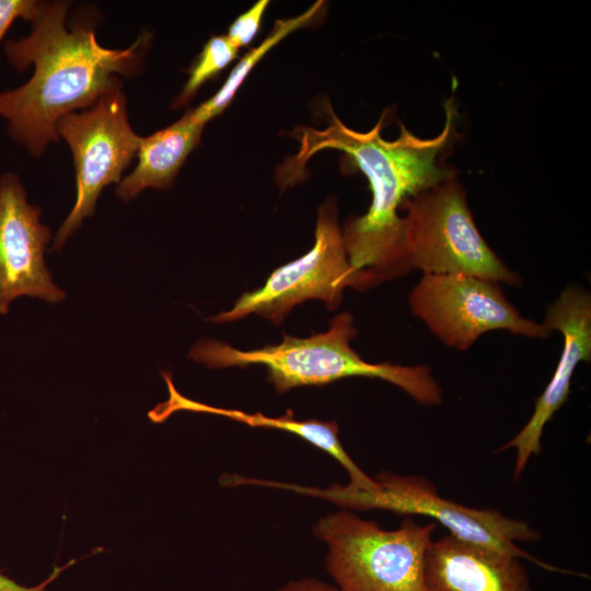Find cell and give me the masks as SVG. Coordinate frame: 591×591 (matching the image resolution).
<instances>
[{
	"label": "cell",
	"mask_w": 591,
	"mask_h": 591,
	"mask_svg": "<svg viewBox=\"0 0 591 591\" xmlns=\"http://www.w3.org/2000/svg\"><path fill=\"white\" fill-rule=\"evenodd\" d=\"M277 591H340L337 587L314 578H301L289 581Z\"/></svg>",
	"instance_id": "20"
},
{
	"label": "cell",
	"mask_w": 591,
	"mask_h": 591,
	"mask_svg": "<svg viewBox=\"0 0 591 591\" xmlns=\"http://www.w3.org/2000/svg\"><path fill=\"white\" fill-rule=\"evenodd\" d=\"M268 4L269 2L267 0H258L230 25L227 37L239 49L247 46L257 34Z\"/></svg>",
	"instance_id": "17"
},
{
	"label": "cell",
	"mask_w": 591,
	"mask_h": 591,
	"mask_svg": "<svg viewBox=\"0 0 591 591\" xmlns=\"http://www.w3.org/2000/svg\"><path fill=\"white\" fill-rule=\"evenodd\" d=\"M72 563L73 561H70L68 565L62 566V567H55L53 572L47 579H45L42 583L33 586V587L22 586L15 582L13 579L5 576L0 570V591H46L47 586L50 582H53L59 576V573Z\"/></svg>",
	"instance_id": "19"
},
{
	"label": "cell",
	"mask_w": 591,
	"mask_h": 591,
	"mask_svg": "<svg viewBox=\"0 0 591 591\" xmlns=\"http://www.w3.org/2000/svg\"><path fill=\"white\" fill-rule=\"evenodd\" d=\"M237 53L239 48L227 35L210 37L189 68L188 79L174 101V106L177 107L187 103L202 84L229 66L236 58Z\"/></svg>",
	"instance_id": "16"
},
{
	"label": "cell",
	"mask_w": 591,
	"mask_h": 591,
	"mask_svg": "<svg viewBox=\"0 0 591 591\" xmlns=\"http://www.w3.org/2000/svg\"><path fill=\"white\" fill-rule=\"evenodd\" d=\"M346 288L366 290L370 285L349 263L337 208L328 199L318 209L311 250L276 268L262 287L243 293L230 310L209 321L229 323L257 314L278 325L293 306L306 300H321L327 309H337Z\"/></svg>",
	"instance_id": "7"
},
{
	"label": "cell",
	"mask_w": 591,
	"mask_h": 591,
	"mask_svg": "<svg viewBox=\"0 0 591 591\" xmlns=\"http://www.w3.org/2000/svg\"><path fill=\"white\" fill-rule=\"evenodd\" d=\"M68 8L65 1L43 3L30 35L2 44L14 69L34 67L27 82L0 91V117L10 137L34 157L58 141L56 125L62 116L120 88L117 74H135L148 43L143 35L125 49L103 47L89 25L67 24Z\"/></svg>",
	"instance_id": "2"
},
{
	"label": "cell",
	"mask_w": 591,
	"mask_h": 591,
	"mask_svg": "<svg viewBox=\"0 0 591 591\" xmlns=\"http://www.w3.org/2000/svg\"><path fill=\"white\" fill-rule=\"evenodd\" d=\"M324 9L325 2L316 1L298 16L277 20L267 37L258 46L246 53L236 63L218 92L195 109L189 111L192 118L201 125H206L209 120L220 115L231 103L240 85L258 61L290 33L312 24V22L321 16Z\"/></svg>",
	"instance_id": "15"
},
{
	"label": "cell",
	"mask_w": 591,
	"mask_h": 591,
	"mask_svg": "<svg viewBox=\"0 0 591 591\" xmlns=\"http://www.w3.org/2000/svg\"><path fill=\"white\" fill-rule=\"evenodd\" d=\"M40 209L27 201L20 177L0 176V314L20 297L58 303L66 293L51 280L44 254L50 229L40 222Z\"/></svg>",
	"instance_id": "10"
},
{
	"label": "cell",
	"mask_w": 591,
	"mask_h": 591,
	"mask_svg": "<svg viewBox=\"0 0 591 591\" xmlns=\"http://www.w3.org/2000/svg\"><path fill=\"white\" fill-rule=\"evenodd\" d=\"M444 113L443 128L433 138L417 137L401 125L398 137L386 140L381 136L384 116L371 130L361 132L347 127L331 109L324 129L294 130L300 149L277 172L282 189L302 181L308 161L324 149L345 152L369 182L370 207L345 223L343 236L351 267L370 287L412 271L404 245L403 205L456 174L439 161L455 130L456 108L451 99L444 103Z\"/></svg>",
	"instance_id": "1"
},
{
	"label": "cell",
	"mask_w": 591,
	"mask_h": 591,
	"mask_svg": "<svg viewBox=\"0 0 591 591\" xmlns=\"http://www.w3.org/2000/svg\"><path fill=\"white\" fill-rule=\"evenodd\" d=\"M402 211L405 253L412 271L520 283V277L477 229L456 174L408 199Z\"/></svg>",
	"instance_id": "6"
},
{
	"label": "cell",
	"mask_w": 591,
	"mask_h": 591,
	"mask_svg": "<svg viewBox=\"0 0 591 591\" xmlns=\"http://www.w3.org/2000/svg\"><path fill=\"white\" fill-rule=\"evenodd\" d=\"M424 591H532V588L521 558L447 534L429 545Z\"/></svg>",
	"instance_id": "12"
},
{
	"label": "cell",
	"mask_w": 591,
	"mask_h": 591,
	"mask_svg": "<svg viewBox=\"0 0 591 591\" xmlns=\"http://www.w3.org/2000/svg\"><path fill=\"white\" fill-rule=\"evenodd\" d=\"M437 523L406 515L396 530L341 510L322 518L314 534L328 552L326 570L340 591H424L426 554Z\"/></svg>",
	"instance_id": "5"
},
{
	"label": "cell",
	"mask_w": 591,
	"mask_h": 591,
	"mask_svg": "<svg viewBox=\"0 0 591 591\" xmlns=\"http://www.w3.org/2000/svg\"><path fill=\"white\" fill-rule=\"evenodd\" d=\"M161 375L166 383L169 397L148 413L150 420L153 422H163L176 412H194L227 417L252 427L283 430L302 438L340 463L349 474L350 483L347 485L349 488L371 490L376 487L374 478L369 477L343 448L336 421L299 420L294 417L292 410H288L282 416L269 417L262 413L250 414L239 409L207 405L181 394L176 390L170 372L162 371Z\"/></svg>",
	"instance_id": "13"
},
{
	"label": "cell",
	"mask_w": 591,
	"mask_h": 591,
	"mask_svg": "<svg viewBox=\"0 0 591 591\" xmlns=\"http://www.w3.org/2000/svg\"><path fill=\"white\" fill-rule=\"evenodd\" d=\"M357 329L348 312L329 321L327 331L300 338L283 334L281 343L241 350L215 339H200L188 357L211 369L263 366L278 393L310 385H326L351 376L375 378L402 389L417 403L436 406L443 392L428 366H399L364 361L351 347Z\"/></svg>",
	"instance_id": "3"
},
{
	"label": "cell",
	"mask_w": 591,
	"mask_h": 591,
	"mask_svg": "<svg viewBox=\"0 0 591 591\" xmlns=\"http://www.w3.org/2000/svg\"><path fill=\"white\" fill-rule=\"evenodd\" d=\"M204 127L187 112L174 124L140 137L137 165L120 181L116 195L128 201L147 188H170L189 153L199 144Z\"/></svg>",
	"instance_id": "14"
},
{
	"label": "cell",
	"mask_w": 591,
	"mask_h": 591,
	"mask_svg": "<svg viewBox=\"0 0 591 591\" xmlns=\"http://www.w3.org/2000/svg\"><path fill=\"white\" fill-rule=\"evenodd\" d=\"M408 303L443 345L460 351L494 331L538 339L549 336L542 323L520 314L500 283L473 276L422 275Z\"/></svg>",
	"instance_id": "9"
},
{
	"label": "cell",
	"mask_w": 591,
	"mask_h": 591,
	"mask_svg": "<svg viewBox=\"0 0 591 591\" xmlns=\"http://www.w3.org/2000/svg\"><path fill=\"white\" fill-rule=\"evenodd\" d=\"M374 479L378 488L372 491L354 490L338 484L324 489L283 483L278 487L322 497L349 509H382L409 517L426 515L463 542L529 560L548 571L584 576L547 564L519 547L515 543L540 538V532L523 520L497 509L465 507L444 498L430 480L419 475L382 472Z\"/></svg>",
	"instance_id": "4"
},
{
	"label": "cell",
	"mask_w": 591,
	"mask_h": 591,
	"mask_svg": "<svg viewBox=\"0 0 591 591\" xmlns=\"http://www.w3.org/2000/svg\"><path fill=\"white\" fill-rule=\"evenodd\" d=\"M56 130L72 152L77 183L74 205L51 247L61 251L82 221L94 213L104 187L120 183L123 172L137 155L140 136L129 124L120 88L105 93L89 108L66 114Z\"/></svg>",
	"instance_id": "8"
},
{
	"label": "cell",
	"mask_w": 591,
	"mask_h": 591,
	"mask_svg": "<svg viewBox=\"0 0 591 591\" xmlns=\"http://www.w3.org/2000/svg\"><path fill=\"white\" fill-rule=\"evenodd\" d=\"M43 2L34 0H0V46L2 39L16 19L32 22L38 14Z\"/></svg>",
	"instance_id": "18"
},
{
	"label": "cell",
	"mask_w": 591,
	"mask_h": 591,
	"mask_svg": "<svg viewBox=\"0 0 591 591\" xmlns=\"http://www.w3.org/2000/svg\"><path fill=\"white\" fill-rule=\"evenodd\" d=\"M546 329L558 331L564 337L563 349L554 374L535 402L533 414L523 428L497 449L517 451L513 480L525 470L532 455L540 454L541 439L546 424L567 402L571 378L581 361L591 360V297L579 286L566 287L552 303L542 323Z\"/></svg>",
	"instance_id": "11"
}]
</instances>
